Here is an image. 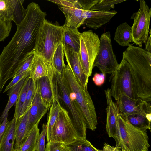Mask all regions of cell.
Masks as SVG:
<instances>
[{
  "label": "cell",
  "mask_w": 151,
  "mask_h": 151,
  "mask_svg": "<svg viewBox=\"0 0 151 151\" xmlns=\"http://www.w3.org/2000/svg\"><path fill=\"white\" fill-rule=\"evenodd\" d=\"M26 9L25 18L17 25L14 35L0 54V93L24 58L34 51L40 27L46 19V14L36 3H29Z\"/></svg>",
  "instance_id": "6da1fadb"
},
{
  "label": "cell",
  "mask_w": 151,
  "mask_h": 151,
  "mask_svg": "<svg viewBox=\"0 0 151 151\" xmlns=\"http://www.w3.org/2000/svg\"><path fill=\"white\" fill-rule=\"evenodd\" d=\"M130 65L139 98L151 101V53L130 44L123 53Z\"/></svg>",
  "instance_id": "7a4b0ae2"
},
{
  "label": "cell",
  "mask_w": 151,
  "mask_h": 151,
  "mask_svg": "<svg viewBox=\"0 0 151 151\" xmlns=\"http://www.w3.org/2000/svg\"><path fill=\"white\" fill-rule=\"evenodd\" d=\"M62 74L70 97L82 114L87 128L94 130L98 124L97 115L87 88L80 83L68 64L65 65Z\"/></svg>",
  "instance_id": "3957f363"
},
{
  "label": "cell",
  "mask_w": 151,
  "mask_h": 151,
  "mask_svg": "<svg viewBox=\"0 0 151 151\" xmlns=\"http://www.w3.org/2000/svg\"><path fill=\"white\" fill-rule=\"evenodd\" d=\"M48 77L53 96L60 104H63L70 112V117L78 137L86 138V128L83 117L70 99L62 74L56 71L51 63L47 62Z\"/></svg>",
  "instance_id": "277c9868"
},
{
  "label": "cell",
  "mask_w": 151,
  "mask_h": 151,
  "mask_svg": "<svg viewBox=\"0 0 151 151\" xmlns=\"http://www.w3.org/2000/svg\"><path fill=\"white\" fill-rule=\"evenodd\" d=\"M63 26L52 24L46 19L41 25L34 49L35 54L52 63L54 54L62 43Z\"/></svg>",
  "instance_id": "5b68a950"
},
{
  "label": "cell",
  "mask_w": 151,
  "mask_h": 151,
  "mask_svg": "<svg viewBox=\"0 0 151 151\" xmlns=\"http://www.w3.org/2000/svg\"><path fill=\"white\" fill-rule=\"evenodd\" d=\"M111 74V94L115 100L122 93L132 99L139 98L131 67L125 60L122 58L117 69Z\"/></svg>",
  "instance_id": "8992f818"
},
{
  "label": "cell",
  "mask_w": 151,
  "mask_h": 151,
  "mask_svg": "<svg viewBox=\"0 0 151 151\" xmlns=\"http://www.w3.org/2000/svg\"><path fill=\"white\" fill-rule=\"evenodd\" d=\"M119 124L120 147L124 151H149L150 146L147 130L137 129L119 115Z\"/></svg>",
  "instance_id": "52a82bcc"
},
{
  "label": "cell",
  "mask_w": 151,
  "mask_h": 151,
  "mask_svg": "<svg viewBox=\"0 0 151 151\" xmlns=\"http://www.w3.org/2000/svg\"><path fill=\"white\" fill-rule=\"evenodd\" d=\"M78 54L86 75H91L93 66L99 49L100 41L98 35L91 30L80 33Z\"/></svg>",
  "instance_id": "ba28073f"
},
{
  "label": "cell",
  "mask_w": 151,
  "mask_h": 151,
  "mask_svg": "<svg viewBox=\"0 0 151 151\" xmlns=\"http://www.w3.org/2000/svg\"><path fill=\"white\" fill-rule=\"evenodd\" d=\"M99 39V49L93 67H97L104 74H111L116 70L119 64L113 50L110 32L103 33Z\"/></svg>",
  "instance_id": "9c48e42d"
},
{
  "label": "cell",
  "mask_w": 151,
  "mask_h": 151,
  "mask_svg": "<svg viewBox=\"0 0 151 151\" xmlns=\"http://www.w3.org/2000/svg\"><path fill=\"white\" fill-rule=\"evenodd\" d=\"M78 137L69 112L62 107L58 117L52 129L49 141L68 145L74 142Z\"/></svg>",
  "instance_id": "30bf717a"
},
{
  "label": "cell",
  "mask_w": 151,
  "mask_h": 151,
  "mask_svg": "<svg viewBox=\"0 0 151 151\" xmlns=\"http://www.w3.org/2000/svg\"><path fill=\"white\" fill-rule=\"evenodd\" d=\"M151 17V8L144 0H140L139 8L131 17L134 19L132 27L133 42L139 47L147 39Z\"/></svg>",
  "instance_id": "8fae6325"
},
{
  "label": "cell",
  "mask_w": 151,
  "mask_h": 151,
  "mask_svg": "<svg viewBox=\"0 0 151 151\" xmlns=\"http://www.w3.org/2000/svg\"><path fill=\"white\" fill-rule=\"evenodd\" d=\"M58 4L66 18L65 25L78 29L83 24L85 18V11L79 0L50 1Z\"/></svg>",
  "instance_id": "7c38bea8"
},
{
  "label": "cell",
  "mask_w": 151,
  "mask_h": 151,
  "mask_svg": "<svg viewBox=\"0 0 151 151\" xmlns=\"http://www.w3.org/2000/svg\"><path fill=\"white\" fill-rule=\"evenodd\" d=\"M119 114L121 116L134 114H146L151 113L150 102L143 101L140 98L135 99L126 94H120L116 100Z\"/></svg>",
  "instance_id": "4fadbf2b"
},
{
  "label": "cell",
  "mask_w": 151,
  "mask_h": 151,
  "mask_svg": "<svg viewBox=\"0 0 151 151\" xmlns=\"http://www.w3.org/2000/svg\"><path fill=\"white\" fill-rule=\"evenodd\" d=\"M107 106L106 108L107 114L106 129L110 137L115 139L116 146L120 147L121 138L119 124V114L115 103L112 100L110 90L108 88L104 91Z\"/></svg>",
  "instance_id": "5bb4252c"
},
{
  "label": "cell",
  "mask_w": 151,
  "mask_h": 151,
  "mask_svg": "<svg viewBox=\"0 0 151 151\" xmlns=\"http://www.w3.org/2000/svg\"><path fill=\"white\" fill-rule=\"evenodd\" d=\"M24 0H0V20L13 21L16 25L25 18L27 9L23 6Z\"/></svg>",
  "instance_id": "9a60e30c"
},
{
  "label": "cell",
  "mask_w": 151,
  "mask_h": 151,
  "mask_svg": "<svg viewBox=\"0 0 151 151\" xmlns=\"http://www.w3.org/2000/svg\"><path fill=\"white\" fill-rule=\"evenodd\" d=\"M63 46L64 54L68 65L80 83L84 87L87 88L89 78L84 72L78 53L68 46Z\"/></svg>",
  "instance_id": "2e32d148"
},
{
  "label": "cell",
  "mask_w": 151,
  "mask_h": 151,
  "mask_svg": "<svg viewBox=\"0 0 151 151\" xmlns=\"http://www.w3.org/2000/svg\"><path fill=\"white\" fill-rule=\"evenodd\" d=\"M49 108L43 103L36 91L29 111L27 125V136L35 125H38L40 120Z\"/></svg>",
  "instance_id": "e0dca14e"
},
{
  "label": "cell",
  "mask_w": 151,
  "mask_h": 151,
  "mask_svg": "<svg viewBox=\"0 0 151 151\" xmlns=\"http://www.w3.org/2000/svg\"><path fill=\"white\" fill-rule=\"evenodd\" d=\"M117 13L115 10L85 11V18L83 24L96 29L108 22Z\"/></svg>",
  "instance_id": "ac0fdd59"
},
{
  "label": "cell",
  "mask_w": 151,
  "mask_h": 151,
  "mask_svg": "<svg viewBox=\"0 0 151 151\" xmlns=\"http://www.w3.org/2000/svg\"><path fill=\"white\" fill-rule=\"evenodd\" d=\"M34 83L36 91L42 101L50 108L52 104L53 96L48 77L44 76L38 78Z\"/></svg>",
  "instance_id": "d6986e66"
},
{
  "label": "cell",
  "mask_w": 151,
  "mask_h": 151,
  "mask_svg": "<svg viewBox=\"0 0 151 151\" xmlns=\"http://www.w3.org/2000/svg\"><path fill=\"white\" fill-rule=\"evenodd\" d=\"M17 120L14 116L9 121L0 140V151H17L14 147Z\"/></svg>",
  "instance_id": "ffe728a7"
},
{
  "label": "cell",
  "mask_w": 151,
  "mask_h": 151,
  "mask_svg": "<svg viewBox=\"0 0 151 151\" xmlns=\"http://www.w3.org/2000/svg\"><path fill=\"white\" fill-rule=\"evenodd\" d=\"M63 27L62 44L63 45L68 46L78 53L80 46L81 33L78 29L67 26L65 24Z\"/></svg>",
  "instance_id": "44dd1931"
},
{
  "label": "cell",
  "mask_w": 151,
  "mask_h": 151,
  "mask_svg": "<svg viewBox=\"0 0 151 151\" xmlns=\"http://www.w3.org/2000/svg\"><path fill=\"white\" fill-rule=\"evenodd\" d=\"M121 117L137 129L143 130H151V113L146 114H134Z\"/></svg>",
  "instance_id": "7402d4cb"
},
{
  "label": "cell",
  "mask_w": 151,
  "mask_h": 151,
  "mask_svg": "<svg viewBox=\"0 0 151 151\" xmlns=\"http://www.w3.org/2000/svg\"><path fill=\"white\" fill-rule=\"evenodd\" d=\"M29 109L17 120L14 149H17L27 136V125Z\"/></svg>",
  "instance_id": "603a6c76"
},
{
  "label": "cell",
  "mask_w": 151,
  "mask_h": 151,
  "mask_svg": "<svg viewBox=\"0 0 151 151\" xmlns=\"http://www.w3.org/2000/svg\"><path fill=\"white\" fill-rule=\"evenodd\" d=\"M114 39L120 46H128L133 42L132 27L126 22L121 24L116 30Z\"/></svg>",
  "instance_id": "cb8c5ba5"
},
{
  "label": "cell",
  "mask_w": 151,
  "mask_h": 151,
  "mask_svg": "<svg viewBox=\"0 0 151 151\" xmlns=\"http://www.w3.org/2000/svg\"><path fill=\"white\" fill-rule=\"evenodd\" d=\"M48 75L47 61L35 54L30 70L29 78L35 82L38 78Z\"/></svg>",
  "instance_id": "d4e9b609"
},
{
  "label": "cell",
  "mask_w": 151,
  "mask_h": 151,
  "mask_svg": "<svg viewBox=\"0 0 151 151\" xmlns=\"http://www.w3.org/2000/svg\"><path fill=\"white\" fill-rule=\"evenodd\" d=\"M28 76L23 78L8 91L7 95L9 99L7 104L0 117V124L2 122L5 116L8 114L11 107L17 102L20 90Z\"/></svg>",
  "instance_id": "484cf974"
},
{
  "label": "cell",
  "mask_w": 151,
  "mask_h": 151,
  "mask_svg": "<svg viewBox=\"0 0 151 151\" xmlns=\"http://www.w3.org/2000/svg\"><path fill=\"white\" fill-rule=\"evenodd\" d=\"M39 134L38 125H36L30 131L24 142L17 149V151H35Z\"/></svg>",
  "instance_id": "4316f807"
},
{
  "label": "cell",
  "mask_w": 151,
  "mask_h": 151,
  "mask_svg": "<svg viewBox=\"0 0 151 151\" xmlns=\"http://www.w3.org/2000/svg\"><path fill=\"white\" fill-rule=\"evenodd\" d=\"M61 107L57 99L53 96L52 104L50 107L48 118L46 124L47 142L49 141L52 129L58 117Z\"/></svg>",
  "instance_id": "83f0119b"
},
{
  "label": "cell",
  "mask_w": 151,
  "mask_h": 151,
  "mask_svg": "<svg viewBox=\"0 0 151 151\" xmlns=\"http://www.w3.org/2000/svg\"><path fill=\"white\" fill-rule=\"evenodd\" d=\"M31 79L29 76L26 78L19 93L17 100L16 103L14 116L17 119L20 116L21 114L25 103L27 94L29 87Z\"/></svg>",
  "instance_id": "f1b7e54d"
},
{
  "label": "cell",
  "mask_w": 151,
  "mask_h": 151,
  "mask_svg": "<svg viewBox=\"0 0 151 151\" xmlns=\"http://www.w3.org/2000/svg\"><path fill=\"white\" fill-rule=\"evenodd\" d=\"M66 145L70 151H101L95 148L86 138L78 137L74 142Z\"/></svg>",
  "instance_id": "f546056e"
},
{
  "label": "cell",
  "mask_w": 151,
  "mask_h": 151,
  "mask_svg": "<svg viewBox=\"0 0 151 151\" xmlns=\"http://www.w3.org/2000/svg\"><path fill=\"white\" fill-rule=\"evenodd\" d=\"M64 55L63 46L62 43H61L54 54L52 62L54 68L61 74L63 73L65 66L64 62Z\"/></svg>",
  "instance_id": "4dcf8cb0"
},
{
  "label": "cell",
  "mask_w": 151,
  "mask_h": 151,
  "mask_svg": "<svg viewBox=\"0 0 151 151\" xmlns=\"http://www.w3.org/2000/svg\"><path fill=\"white\" fill-rule=\"evenodd\" d=\"M126 0H100L90 10L91 11H109L111 8H114V5L125 1Z\"/></svg>",
  "instance_id": "1f68e13d"
},
{
  "label": "cell",
  "mask_w": 151,
  "mask_h": 151,
  "mask_svg": "<svg viewBox=\"0 0 151 151\" xmlns=\"http://www.w3.org/2000/svg\"><path fill=\"white\" fill-rule=\"evenodd\" d=\"M35 55V53L34 50L26 56L16 71L14 76L30 71Z\"/></svg>",
  "instance_id": "d6a6232c"
},
{
  "label": "cell",
  "mask_w": 151,
  "mask_h": 151,
  "mask_svg": "<svg viewBox=\"0 0 151 151\" xmlns=\"http://www.w3.org/2000/svg\"><path fill=\"white\" fill-rule=\"evenodd\" d=\"M35 92L34 82L31 79L25 101L21 111L20 116L30 108L33 101Z\"/></svg>",
  "instance_id": "836d02e7"
},
{
  "label": "cell",
  "mask_w": 151,
  "mask_h": 151,
  "mask_svg": "<svg viewBox=\"0 0 151 151\" xmlns=\"http://www.w3.org/2000/svg\"><path fill=\"white\" fill-rule=\"evenodd\" d=\"M12 27L11 21L0 20V42L9 35Z\"/></svg>",
  "instance_id": "e575fe53"
},
{
  "label": "cell",
  "mask_w": 151,
  "mask_h": 151,
  "mask_svg": "<svg viewBox=\"0 0 151 151\" xmlns=\"http://www.w3.org/2000/svg\"><path fill=\"white\" fill-rule=\"evenodd\" d=\"M42 127V132L37 139L35 151H45V138L47 131L46 124H43Z\"/></svg>",
  "instance_id": "d590c367"
},
{
  "label": "cell",
  "mask_w": 151,
  "mask_h": 151,
  "mask_svg": "<svg viewBox=\"0 0 151 151\" xmlns=\"http://www.w3.org/2000/svg\"><path fill=\"white\" fill-rule=\"evenodd\" d=\"M66 145L60 142H47L45 151H63Z\"/></svg>",
  "instance_id": "8d00e7d4"
},
{
  "label": "cell",
  "mask_w": 151,
  "mask_h": 151,
  "mask_svg": "<svg viewBox=\"0 0 151 151\" xmlns=\"http://www.w3.org/2000/svg\"><path fill=\"white\" fill-rule=\"evenodd\" d=\"M29 72L30 71H29L14 76L13 78V79L6 86L5 89L3 93H4L9 90L10 88L16 84L23 78L29 76Z\"/></svg>",
  "instance_id": "74e56055"
},
{
  "label": "cell",
  "mask_w": 151,
  "mask_h": 151,
  "mask_svg": "<svg viewBox=\"0 0 151 151\" xmlns=\"http://www.w3.org/2000/svg\"><path fill=\"white\" fill-rule=\"evenodd\" d=\"M84 11L89 10L96 5L100 0H79Z\"/></svg>",
  "instance_id": "f35d334b"
},
{
  "label": "cell",
  "mask_w": 151,
  "mask_h": 151,
  "mask_svg": "<svg viewBox=\"0 0 151 151\" xmlns=\"http://www.w3.org/2000/svg\"><path fill=\"white\" fill-rule=\"evenodd\" d=\"M105 74L96 73L92 78V80L95 84L97 86H101L103 85L105 81Z\"/></svg>",
  "instance_id": "ab89813d"
},
{
  "label": "cell",
  "mask_w": 151,
  "mask_h": 151,
  "mask_svg": "<svg viewBox=\"0 0 151 151\" xmlns=\"http://www.w3.org/2000/svg\"><path fill=\"white\" fill-rule=\"evenodd\" d=\"M101 151H124L120 147L111 146L106 143L104 144Z\"/></svg>",
  "instance_id": "60d3db41"
},
{
  "label": "cell",
  "mask_w": 151,
  "mask_h": 151,
  "mask_svg": "<svg viewBox=\"0 0 151 151\" xmlns=\"http://www.w3.org/2000/svg\"><path fill=\"white\" fill-rule=\"evenodd\" d=\"M8 114L5 116L2 122L0 124V140L9 122L8 120Z\"/></svg>",
  "instance_id": "b9f144b4"
},
{
  "label": "cell",
  "mask_w": 151,
  "mask_h": 151,
  "mask_svg": "<svg viewBox=\"0 0 151 151\" xmlns=\"http://www.w3.org/2000/svg\"><path fill=\"white\" fill-rule=\"evenodd\" d=\"M149 33L150 34L149 36L148 37L147 39L145 42V48L146 50L151 53V29H150Z\"/></svg>",
  "instance_id": "7bdbcfd3"
},
{
  "label": "cell",
  "mask_w": 151,
  "mask_h": 151,
  "mask_svg": "<svg viewBox=\"0 0 151 151\" xmlns=\"http://www.w3.org/2000/svg\"><path fill=\"white\" fill-rule=\"evenodd\" d=\"M63 151H70L69 150V148L68 147L67 145H66Z\"/></svg>",
  "instance_id": "ee69618b"
}]
</instances>
